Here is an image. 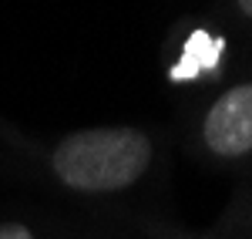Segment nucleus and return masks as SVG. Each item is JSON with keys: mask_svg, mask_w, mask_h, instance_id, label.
<instances>
[{"mask_svg": "<svg viewBox=\"0 0 252 239\" xmlns=\"http://www.w3.org/2000/svg\"><path fill=\"white\" fill-rule=\"evenodd\" d=\"M40 175L81 202H131L168 172V145L145 125L78 128L37 148Z\"/></svg>", "mask_w": 252, "mask_h": 239, "instance_id": "1", "label": "nucleus"}, {"mask_svg": "<svg viewBox=\"0 0 252 239\" xmlns=\"http://www.w3.org/2000/svg\"><path fill=\"white\" fill-rule=\"evenodd\" d=\"M185 148L205 169L252 182V51L225 84L192 101Z\"/></svg>", "mask_w": 252, "mask_h": 239, "instance_id": "2", "label": "nucleus"}, {"mask_svg": "<svg viewBox=\"0 0 252 239\" xmlns=\"http://www.w3.org/2000/svg\"><path fill=\"white\" fill-rule=\"evenodd\" d=\"M246 54L249 47L222 24V17L219 24L192 20L172 34V54L165 74L175 88L189 91L195 101L225 84L235 74V68L246 61Z\"/></svg>", "mask_w": 252, "mask_h": 239, "instance_id": "3", "label": "nucleus"}, {"mask_svg": "<svg viewBox=\"0 0 252 239\" xmlns=\"http://www.w3.org/2000/svg\"><path fill=\"white\" fill-rule=\"evenodd\" d=\"M135 226L145 239H252V182H242L222 219L209 229H185L165 219H138Z\"/></svg>", "mask_w": 252, "mask_h": 239, "instance_id": "4", "label": "nucleus"}, {"mask_svg": "<svg viewBox=\"0 0 252 239\" xmlns=\"http://www.w3.org/2000/svg\"><path fill=\"white\" fill-rule=\"evenodd\" d=\"M0 239H108L91 229H71L40 219H0Z\"/></svg>", "mask_w": 252, "mask_h": 239, "instance_id": "5", "label": "nucleus"}, {"mask_svg": "<svg viewBox=\"0 0 252 239\" xmlns=\"http://www.w3.org/2000/svg\"><path fill=\"white\" fill-rule=\"evenodd\" d=\"M222 24L252 51V0H222Z\"/></svg>", "mask_w": 252, "mask_h": 239, "instance_id": "6", "label": "nucleus"}]
</instances>
